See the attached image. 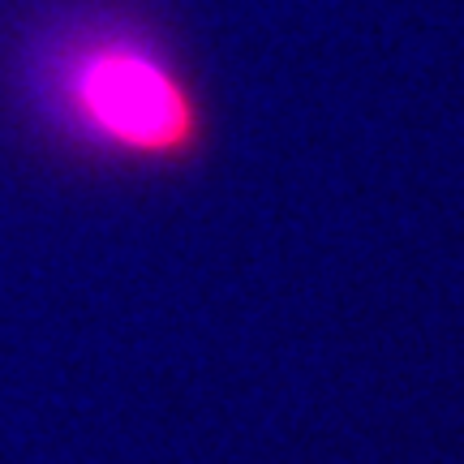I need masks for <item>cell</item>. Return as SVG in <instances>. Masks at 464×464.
<instances>
[{
    "label": "cell",
    "mask_w": 464,
    "mask_h": 464,
    "mask_svg": "<svg viewBox=\"0 0 464 464\" xmlns=\"http://www.w3.org/2000/svg\"><path fill=\"white\" fill-rule=\"evenodd\" d=\"M14 95L34 133L73 160L181 172L211 155L216 121L181 56L142 17L65 9L14 56Z\"/></svg>",
    "instance_id": "6da1fadb"
}]
</instances>
